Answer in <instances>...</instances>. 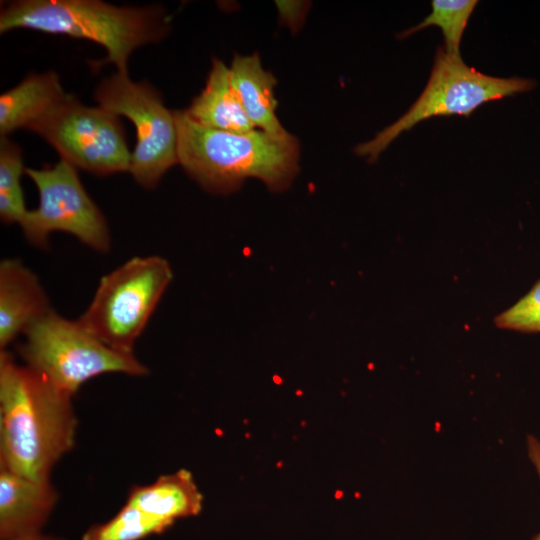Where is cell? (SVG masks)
Instances as JSON below:
<instances>
[{
    "instance_id": "obj_1",
    "label": "cell",
    "mask_w": 540,
    "mask_h": 540,
    "mask_svg": "<svg viewBox=\"0 0 540 540\" xmlns=\"http://www.w3.org/2000/svg\"><path fill=\"white\" fill-rule=\"evenodd\" d=\"M71 398L1 350L0 469L50 480L54 466L75 443Z\"/></svg>"
},
{
    "instance_id": "obj_2",
    "label": "cell",
    "mask_w": 540,
    "mask_h": 540,
    "mask_svg": "<svg viewBox=\"0 0 540 540\" xmlns=\"http://www.w3.org/2000/svg\"><path fill=\"white\" fill-rule=\"evenodd\" d=\"M174 116L178 163L207 191L229 193L252 177L279 191L298 172L299 142L290 133L226 132L199 125L184 110H174Z\"/></svg>"
},
{
    "instance_id": "obj_3",
    "label": "cell",
    "mask_w": 540,
    "mask_h": 540,
    "mask_svg": "<svg viewBox=\"0 0 540 540\" xmlns=\"http://www.w3.org/2000/svg\"><path fill=\"white\" fill-rule=\"evenodd\" d=\"M25 28L82 38L103 46L107 57L95 67L113 63L128 72L130 54L161 41L169 30L163 8L116 6L99 0H18L0 13V32Z\"/></svg>"
},
{
    "instance_id": "obj_4",
    "label": "cell",
    "mask_w": 540,
    "mask_h": 540,
    "mask_svg": "<svg viewBox=\"0 0 540 540\" xmlns=\"http://www.w3.org/2000/svg\"><path fill=\"white\" fill-rule=\"evenodd\" d=\"M19 353L24 364L60 392L72 397L89 379L105 373L142 376L147 367L133 354L106 346L78 320L53 309L25 332Z\"/></svg>"
},
{
    "instance_id": "obj_5",
    "label": "cell",
    "mask_w": 540,
    "mask_h": 540,
    "mask_svg": "<svg viewBox=\"0 0 540 540\" xmlns=\"http://www.w3.org/2000/svg\"><path fill=\"white\" fill-rule=\"evenodd\" d=\"M172 278L163 257H133L100 279L91 303L77 320L106 346L133 354Z\"/></svg>"
},
{
    "instance_id": "obj_6",
    "label": "cell",
    "mask_w": 540,
    "mask_h": 540,
    "mask_svg": "<svg viewBox=\"0 0 540 540\" xmlns=\"http://www.w3.org/2000/svg\"><path fill=\"white\" fill-rule=\"evenodd\" d=\"M534 86L532 79L483 74L466 65L460 55L439 48L429 80L417 100L397 121L373 139L359 144L355 153L374 162L401 133L422 120L435 116H468L485 102L530 91Z\"/></svg>"
},
{
    "instance_id": "obj_7",
    "label": "cell",
    "mask_w": 540,
    "mask_h": 540,
    "mask_svg": "<svg viewBox=\"0 0 540 540\" xmlns=\"http://www.w3.org/2000/svg\"><path fill=\"white\" fill-rule=\"evenodd\" d=\"M99 106L128 118L136 128V145L129 172L145 189H153L178 163V134L174 111L150 84L134 82L128 72L104 79L95 90Z\"/></svg>"
},
{
    "instance_id": "obj_8",
    "label": "cell",
    "mask_w": 540,
    "mask_h": 540,
    "mask_svg": "<svg viewBox=\"0 0 540 540\" xmlns=\"http://www.w3.org/2000/svg\"><path fill=\"white\" fill-rule=\"evenodd\" d=\"M75 168L104 176L129 172L131 152L119 116L68 97L28 127Z\"/></svg>"
},
{
    "instance_id": "obj_9",
    "label": "cell",
    "mask_w": 540,
    "mask_h": 540,
    "mask_svg": "<svg viewBox=\"0 0 540 540\" xmlns=\"http://www.w3.org/2000/svg\"><path fill=\"white\" fill-rule=\"evenodd\" d=\"M37 187L39 205L20 223L27 240L46 247L50 233L61 231L91 249L106 253L111 236L106 219L84 189L76 168L65 160L42 169L25 168Z\"/></svg>"
},
{
    "instance_id": "obj_10",
    "label": "cell",
    "mask_w": 540,
    "mask_h": 540,
    "mask_svg": "<svg viewBox=\"0 0 540 540\" xmlns=\"http://www.w3.org/2000/svg\"><path fill=\"white\" fill-rule=\"evenodd\" d=\"M58 497L50 480H32L0 469L1 540L40 533Z\"/></svg>"
},
{
    "instance_id": "obj_11",
    "label": "cell",
    "mask_w": 540,
    "mask_h": 540,
    "mask_svg": "<svg viewBox=\"0 0 540 540\" xmlns=\"http://www.w3.org/2000/svg\"><path fill=\"white\" fill-rule=\"evenodd\" d=\"M52 308L36 275L20 260L0 263V348L5 350L20 334Z\"/></svg>"
},
{
    "instance_id": "obj_12",
    "label": "cell",
    "mask_w": 540,
    "mask_h": 540,
    "mask_svg": "<svg viewBox=\"0 0 540 540\" xmlns=\"http://www.w3.org/2000/svg\"><path fill=\"white\" fill-rule=\"evenodd\" d=\"M126 503L171 527L180 518L199 514L203 496L191 472L180 469L150 484L134 486Z\"/></svg>"
},
{
    "instance_id": "obj_13",
    "label": "cell",
    "mask_w": 540,
    "mask_h": 540,
    "mask_svg": "<svg viewBox=\"0 0 540 540\" xmlns=\"http://www.w3.org/2000/svg\"><path fill=\"white\" fill-rule=\"evenodd\" d=\"M231 84L253 126L273 136L289 134L277 115L275 77L261 64L257 53L235 55L229 67Z\"/></svg>"
},
{
    "instance_id": "obj_14",
    "label": "cell",
    "mask_w": 540,
    "mask_h": 540,
    "mask_svg": "<svg viewBox=\"0 0 540 540\" xmlns=\"http://www.w3.org/2000/svg\"><path fill=\"white\" fill-rule=\"evenodd\" d=\"M184 112L199 125L215 130L247 133L256 129L231 84L229 67L216 58L204 89Z\"/></svg>"
},
{
    "instance_id": "obj_15",
    "label": "cell",
    "mask_w": 540,
    "mask_h": 540,
    "mask_svg": "<svg viewBox=\"0 0 540 540\" xmlns=\"http://www.w3.org/2000/svg\"><path fill=\"white\" fill-rule=\"evenodd\" d=\"M65 93L59 76L49 71L27 76L0 96V135L7 137L28 127L62 103Z\"/></svg>"
},
{
    "instance_id": "obj_16",
    "label": "cell",
    "mask_w": 540,
    "mask_h": 540,
    "mask_svg": "<svg viewBox=\"0 0 540 540\" xmlns=\"http://www.w3.org/2000/svg\"><path fill=\"white\" fill-rule=\"evenodd\" d=\"M25 172L19 145L7 137L0 140V217L5 223H20L27 210L21 187Z\"/></svg>"
},
{
    "instance_id": "obj_17",
    "label": "cell",
    "mask_w": 540,
    "mask_h": 540,
    "mask_svg": "<svg viewBox=\"0 0 540 540\" xmlns=\"http://www.w3.org/2000/svg\"><path fill=\"white\" fill-rule=\"evenodd\" d=\"M477 3L476 0H433L432 12L422 22L401 33L400 38L409 37L419 30L435 25L442 30L444 50L453 55H460L461 38Z\"/></svg>"
},
{
    "instance_id": "obj_18",
    "label": "cell",
    "mask_w": 540,
    "mask_h": 540,
    "mask_svg": "<svg viewBox=\"0 0 540 540\" xmlns=\"http://www.w3.org/2000/svg\"><path fill=\"white\" fill-rule=\"evenodd\" d=\"M168 528L166 523L125 502L115 516L89 528L81 540H140Z\"/></svg>"
},
{
    "instance_id": "obj_19",
    "label": "cell",
    "mask_w": 540,
    "mask_h": 540,
    "mask_svg": "<svg viewBox=\"0 0 540 540\" xmlns=\"http://www.w3.org/2000/svg\"><path fill=\"white\" fill-rule=\"evenodd\" d=\"M496 327L522 333L540 332V280L514 305L494 318Z\"/></svg>"
},
{
    "instance_id": "obj_20",
    "label": "cell",
    "mask_w": 540,
    "mask_h": 540,
    "mask_svg": "<svg viewBox=\"0 0 540 540\" xmlns=\"http://www.w3.org/2000/svg\"><path fill=\"white\" fill-rule=\"evenodd\" d=\"M276 7L281 20L295 32L301 27L305 19L308 3L301 1H277Z\"/></svg>"
},
{
    "instance_id": "obj_21",
    "label": "cell",
    "mask_w": 540,
    "mask_h": 540,
    "mask_svg": "<svg viewBox=\"0 0 540 540\" xmlns=\"http://www.w3.org/2000/svg\"><path fill=\"white\" fill-rule=\"evenodd\" d=\"M526 446L528 458L532 463L540 482V439L534 435H528ZM532 540H540V532L534 535Z\"/></svg>"
},
{
    "instance_id": "obj_22",
    "label": "cell",
    "mask_w": 540,
    "mask_h": 540,
    "mask_svg": "<svg viewBox=\"0 0 540 540\" xmlns=\"http://www.w3.org/2000/svg\"><path fill=\"white\" fill-rule=\"evenodd\" d=\"M12 540H62V539H60L58 537H54V536L44 535V534H42L40 532V533H37V534H33V535L25 536V537H20V538H16V539H12Z\"/></svg>"
}]
</instances>
